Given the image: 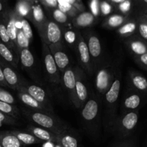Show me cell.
I'll return each instance as SVG.
<instances>
[{"mask_svg": "<svg viewBox=\"0 0 147 147\" xmlns=\"http://www.w3.org/2000/svg\"><path fill=\"white\" fill-rule=\"evenodd\" d=\"M80 120L84 130L94 141L97 142L102 136V100L92 90L87 101L81 109Z\"/></svg>", "mask_w": 147, "mask_h": 147, "instance_id": "obj_1", "label": "cell"}, {"mask_svg": "<svg viewBox=\"0 0 147 147\" xmlns=\"http://www.w3.org/2000/svg\"><path fill=\"white\" fill-rule=\"evenodd\" d=\"M122 73L121 70L117 73L112 86L102 96V129L106 134H110L112 126L118 116L119 107V96L121 88Z\"/></svg>", "mask_w": 147, "mask_h": 147, "instance_id": "obj_2", "label": "cell"}, {"mask_svg": "<svg viewBox=\"0 0 147 147\" xmlns=\"http://www.w3.org/2000/svg\"><path fill=\"white\" fill-rule=\"evenodd\" d=\"M119 59L105 57L103 63L95 72V88L96 94L102 98L112 86L117 73L121 70Z\"/></svg>", "mask_w": 147, "mask_h": 147, "instance_id": "obj_3", "label": "cell"}, {"mask_svg": "<svg viewBox=\"0 0 147 147\" xmlns=\"http://www.w3.org/2000/svg\"><path fill=\"white\" fill-rule=\"evenodd\" d=\"M21 112L24 117L27 118L33 124L50 131L56 134L59 135L70 129V127L56 114L30 110L27 108H22Z\"/></svg>", "mask_w": 147, "mask_h": 147, "instance_id": "obj_4", "label": "cell"}, {"mask_svg": "<svg viewBox=\"0 0 147 147\" xmlns=\"http://www.w3.org/2000/svg\"><path fill=\"white\" fill-rule=\"evenodd\" d=\"M138 121V111L118 114L112 126L110 134L115 140H122L131 137Z\"/></svg>", "mask_w": 147, "mask_h": 147, "instance_id": "obj_5", "label": "cell"}, {"mask_svg": "<svg viewBox=\"0 0 147 147\" xmlns=\"http://www.w3.org/2000/svg\"><path fill=\"white\" fill-rule=\"evenodd\" d=\"M38 34L42 42L46 44L48 47H65L61 28L50 19L48 18L44 25L38 31Z\"/></svg>", "mask_w": 147, "mask_h": 147, "instance_id": "obj_6", "label": "cell"}, {"mask_svg": "<svg viewBox=\"0 0 147 147\" xmlns=\"http://www.w3.org/2000/svg\"><path fill=\"white\" fill-rule=\"evenodd\" d=\"M85 34H86L85 37L84 36L83 37L86 40L88 50H89L91 59H92L94 71L95 72L97 69L103 63L106 56L104 53L102 42L98 34L95 32L91 31L90 30H86Z\"/></svg>", "mask_w": 147, "mask_h": 147, "instance_id": "obj_7", "label": "cell"}, {"mask_svg": "<svg viewBox=\"0 0 147 147\" xmlns=\"http://www.w3.org/2000/svg\"><path fill=\"white\" fill-rule=\"evenodd\" d=\"M74 52L81 68L84 71L86 75L90 77L93 76L95 75V71H94L93 65L88 50L87 45L83 35L79 30H78L77 42Z\"/></svg>", "mask_w": 147, "mask_h": 147, "instance_id": "obj_8", "label": "cell"}, {"mask_svg": "<svg viewBox=\"0 0 147 147\" xmlns=\"http://www.w3.org/2000/svg\"><path fill=\"white\" fill-rule=\"evenodd\" d=\"M42 56L46 77L50 83L53 84L61 83V74L55 63L53 55L49 50L48 46L42 42Z\"/></svg>", "mask_w": 147, "mask_h": 147, "instance_id": "obj_9", "label": "cell"}, {"mask_svg": "<svg viewBox=\"0 0 147 147\" xmlns=\"http://www.w3.org/2000/svg\"><path fill=\"white\" fill-rule=\"evenodd\" d=\"M76 74V95L78 102V109H81L89 98V91L88 89L86 73L79 66H75Z\"/></svg>", "mask_w": 147, "mask_h": 147, "instance_id": "obj_10", "label": "cell"}, {"mask_svg": "<svg viewBox=\"0 0 147 147\" xmlns=\"http://www.w3.org/2000/svg\"><path fill=\"white\" fill-rule=\"evenodd\" d=\"M61 83L66 90L69 100L78 109V102L76 95V74L75 68L72 65L68 67L61 74Z\"/></svg>", "mask_w": 147, "mask_h": 147, "instance_id": "obj_11", "label": "cell"}, {"mask_svg": "<svg viewBox=\"0 0 147 147\" xmlns=\"http://www.w3.org/2000/svg\"><path fill=\"white\" fill-rule=\"evenodd\" d=\"M21 86L29 95H30L33 98L35 99L38 103L47 108L52 113H55L53 107H52L51 102H50L48 94L43 88L40 87L37 85L30 83L27 81H22Z\"/></svg>", "mask_w": 147, "mask_h": 147, "instance_id": "obj_12", "label": "cell"}, {"mask_svg": "<svg viewBox=\"0 0 147 147\" xmlns=\"http://www.w3.org/2000/svg\"><path fill=\"white\" fill-rule=\"evenodd\" d=\"M141 103H142L141 93L128 88L120 104V114H123L131 111H137L138 108L141 106Z\"/></svg>", "mask_w": 147, "mask_h": 147, "instance_id": "obj_13", "label": "cell"}, {"mask_svg": "<svg viewBox=\"0 0 147 147\" xmlns=\"http://www.w3.org/2000/svg\"><path fill=\"white\" fill-rule=\"evenodd\" d=\"M124 44L129 53L133 56L147 53V42L136 34L125 39Z\"/></svg>", "mask_w": 147, "mask_h": 147, "instance_id": "obj_14", "label": "cell"}, {"mask_svg": "<svg viewBox=\"0 0 147 147\" xmlns=\"http://www.w3.org/2000/svg\"><path fill=\"white\" fill-rule=\"evenodd\" d=\"M128 88L138 93H147V80L144 76L134 70H129L127 78Z\"/></svg>", "mask_w": 147, "mask_h": 147, "instance_id": "obj_15", "label": "cell"}, {"mask_svg": "<svg viewBox=\"0 0 147 147\" xmlns=\"http://www.w3.org/2000/svg\"><path fill=\"white\" fill-rule=\"evenodd\" d=\"M49 50L53 55L54 58L55 63L59 68L61 74L63 73V72L69 67L71 66L70 57L65 50V47H57L54 46H50Z\"/></svg>", "mask_w": 147, "mask_h": 147, "instance_id": "obj_16", "label": "cell"}, {"mask_svg": "<svg viewBox=\"0 0 147 147\" xmlns=\"http://www.w3.org/2000/svg\"><path fill=\"white\" fill-rule=\"evenodd\" d=\"M0 66L2 69L3 74L7 86L17 91V89L22 83V80H20L18 74L15 71V69L4 63L1 59H0Z\"/></svg>", "mask_w": 147, "mask_h": 147, "instance_id": "obj_17", "label": "cell"}, {"mask_svg": "<svg viewBox=\"0 0 147 147\" xmlns=\"http://www.w3.org/2000/svg\"><path fill=\"white\" fill-rule=\"evenodd\" d=\"M17 96H18L20 100L26 106L25 108H27V109H30V110L33 111L48 112V113L55 114V113H52L50 111H49L47 108H46L44 106H43V105L40 104V103H38L35 99L33 98L30 95H29L28 93L26 92V90H24L21 86H20V87L17 89Z\"/></svg>", "mask_w": 147, "mask_h": 147, "instance_id": "obj_18", "label": "cell"}, {"mask_svg": "<svg viewBox=\"0 0 147 147\" xmlns=\"http://www.w3.org/2000/svg\"><path fill=\"white\" fill-rule=\"evenodd\" d=\"M47 20L48 17L45 14L43 7L38 1H34L27 20L31 22L36 27L37 31H39L44 25Z\"/></svg>", "mask_w": 147, "mask_h": 147, "instance_id": "obj_19", "label": "cell"}, {"mask_svg": "<svg viewBox=\"0 0 147 147\" xmlns=\"http://www.w3.org/2000/svg\"><path fill=\"white\" fill-rule=\"evenodd\" d=\"M27 131L34 135L39 140L44 142H53L56 143L58 140V134L53 133L43 128L37 126L35 124H29L26 127Z\"/></svg>", "mask_w": 147, "mask_h": 147, "instance_id": "obj_20", "label": "cell"}, {"mask_svg": "<svg viewBox=\"0 0 147 147\" xmlns=\"http://www.w3.org/2000/svg\"><path fill=\"white\" fill-rule=\"evenodd\" d=\"M97 18L90 11H84L79 13L76 17L71 20V24L76 30H79L82 29L89 28L95 24Z\"/></svg>", "mask_w": 147, "mask_h": 147, "instance_id": "obj_21", "label": "cell"}, {"mask_svg": "<svg viewBox=\"0 0 147 147\" xmlns=\"http://www.w3.org/2000/svg\"><path fill=\"white\" fill-rule=\"evenodd\" d=\"M57 144L62 147H80L79 138L76 132L71 131V129L58 135Z\"/></svg>", "mask_w": 147, "mask_h": 147, "instance_id": "obj_22", "label": "cell"}, {"mask_svg": "<svg viewBox=\"0 0 147 147\" xmlns=\"http://www.w3.org/2000/svg\"><path fill=\"white\" fill-rule=\"evenodd\" d=\"M131 17L122 15L118 13L110 14L102 22V27L107 30H118L122 24H125Z\"/></svg>", "mask_w": 147, "mask_h": 147, "instance_id": "obj_23", "label": "cell"}, {"mask_svg": "<svg viewBox=\"0 0 147 147\" xmlns=\"http://www.w3.org/2000/svg\"><path fill=\"white\" fill-rule=\"evenodd\" d=\"M0 59L13 68H18L20 59L12 50L0 41Z\"/></svg>", "mask_w": 147, "mask_h": 147, "instance_id": "obj_24", "label": "cell"}, {"mask_svg": "<svg viewBox=\"0 0 147 147\" xmlns=\"http://www.w3.org/2000/svg\"><path fill=\"white\" fill-rule=\"evenodd\" d=\"M48 14V18L54 21L61 27H69L71 24V19L69 18L65 13L59 8L53 9H46Z\"/></svg>", "mask_w": 147, "mask_h": 147, "instance_id": "obj_25", "label": "cell"}, {"mask_svg": "<svg viewBox=\"0 0 147 147\" xmlns=\"http://www.w3.org/2000/svg\"><path fill=\"white\" fill-rule=\"evenodd\" d=\"M115 11L122 15L131 17L134 9V2L131 0H109Z\"/></svg>", "mask_w": 147, "mask_h": 147, "instance_id": "obj_26", "label": "cell"}, {"mask_svg": "<svg viewBox=\"0 0 147 147\" xmlns=\"http://www.w3.org/2000/svg\"><path fill=\"white\" fill-rule=\"evenodd\" d=\"M116 32L120 37L124 39L135 35V32H137L136 19L131 17L125 24L116 30Z\"/></svg>", "mask_w": 147, "mask_h": 147, "instance_id": "obj_27", "label": "cell"}, {"mask_svg": "<svg viewBox=\"0 0 147 147\" xmlns=\"http://www.w3.org/2000/svg\"><path fill=\"white\" fill-rule=\"evenodd\" d=\"M34 1L33 0H21L17 1L13 10L17 17L27 20Z\"/></svg>", "mask_w": 147, "mask_h": 147, "instance_id": "obj_28", "label": "cell"}, {"mask_svg": "<svg viewBox=\"0 0 147 147\" xmlns=\"http://www.w3.org/2000/svg\"><path fill=\"white\" fill-rule=\"evenodd\" d=\"M61 28L62 30L63 42L74 51L77 42L78 30L69 27H61Z\"/></svg>", "mask_w": 147, "mask_h": 147, "instance_id": "obj_29", "label": "cell"}, {"mask_svg": "<svg viewBox=\"0 0 147 147\" xmlns=\"http://www.w3.org/2000/svg\"><path fill=\"white\" fill-rule=\"evenodd\" d=\"M20 63L22 67L26 70H30L33 69L35 65V57L30 49H24L21 50L19 54Z\"/></svg>", "mask_w": 147, "mask_h": 147, "instance_id": "obj_30", "label": "cell"}, {"mask_svg": "<svg viewBox=\"0 0 147 147\" xmlns=\"http://www.w3.org/2000/svg\"><path fill=\"white\" fill-rule=\"evenodd\" d=\"M10 133L16 136L19 140L20 141L22 144L24 145H32L35 144L42 143V141L39 140L38 139L35 137L34 135L30 134L28 131H22L19 130H13L10 131Z\"/></svg>", "mask_w": 147, "mask_h": 147, "instance_id": "obj_31", "label": "cell"}, {"mask_svg": "<svg viewBox=\"0 0 147 147\" xmlns=\"http://www.w3.org/2000/svg\"><path fill=\"white\" fill-rule=\"evenodd\" d=\"M0 144L2 147H22V144L10 131L0 133Z\"/></svg>", "mask_w": 147, "mask_h": 147, "instance_id": "obj_32", "label": "cell"}, {"mask_svg": "<svg viewBox=\"0 0 147 147\" xmlns=\"http://www.w3.org/2000/svg\"><path fill=\"white\" fill-rule=\"evenodd\" d=\"M0 41H1L3 44L5 45L7 47H9L10 50H12V51L17 55V56L19 57L18 50H17V47H15V45L13 44L12 42L10 40V36H9L8 33H7L5 23H4L3 19L1 18H0Z\"/></svg>", "mask_w": 147, "mask_h": 147, "instance_id": "obj_33", "label": "cell"}, {"mask_svg": "<svg viewBox=\"0 0 147 147\" xmlns=\"http://www.w3.org/2000/svg\"><path fill=\"white\" fill-rule=\"evenodd\" d=\"M59 7L58 8L66 14L69 18L74 19L79 14V11L68 2L67 0H58Z\"/></svg>", "mask_w": 147, "mask_h": 147, "instance_id": "obj_34", "label": "cell"}, {"mask_svg": "<svg viewBox=\"0 0 147 147\" xmlns=\"http://www.w3.org/2000/svg\"><path fill=\"white\" fill-rule=\"evenodd\" d=\"M0 111L4 114L14 118L17 120L20 117V110L14 105L10 104V103L0 101Z\"/></svg>", "mask_w": 147, "mask_h": 147, "instance_id": "obj_35", "label": "cell"}, {"mask_svg": "<svg viewBox=\"0 0 147 147\" xmlns=\"http://www.w3.org/2000/svg\"><path fill=\"white\" fill-rule=\"evenodd\" d=\"M137 32L143 40L147 42V14L137 17Z\"/></svg>", "mask_w": 147, "mask_h": 147, "instance_id": "obj_36", "label": "cell"}, {"mask_svg": "<svg viewBox=\"0 0 147 147\" xmlns=\"http://www.w3.org/2000/svg\"><path fill=\"white\" fill-rule=\"evenodd\" d=\"M30 40L26 37L21 29L19 28L17 30V47L19 54H20V52L24 49H30L29 48L30 47Z\"/></svg>", "mask_w": 147, "mask_h": 147, "instance_id": "obj_37", "label": "cell"}, {"mask_svg": "<svg viewBox=\"0 0 147 147\" xmlns=\"http://www.w3.org/2000/svg\"><path fill=\"white\" fill-rule=\"evenodd\" d=\"M99 9H100V16L105 18L110 15L112 11H115V8L109 1H99Z\"/></svg>", "mask_w": 147, "mask_h": 147, "instance_id": "obj_38", "label": "cell"}, {"mask_svg": "<svg viewBox=\"0 0 147 147\" xmlns=\"http://www.w3.org/2000/svg\"><path fill=\"white\" fill-rule=\"evenodd\" d=\"M20 29L26 37L30 40V42H31L33 40V33L28 20L26 19H20Z\"/></svg>", "mask_w": 147, "mask_h": 147, "instance_id": "obj_39", "label": "cell"}, {"mask_svg": "<svg viewBox=\"0 0 147 147\" xmlns=\"http://www.w3.org/2000/svg\"><path fill=\"white\" fill-rule=\"evenodd\" d=\"M108 147H136V144L130 137L122 140H115Z\"/></svg>", "mask_w": 147, "mask_h": 147, "instance_id": "obj_40", "label": "cell"}, {"mask_svg": "<svg viewBox=\"0 0 147 147\" xmlns=\"http://www.w3.org/2000/svg\"><path fill=\"white\" fill-rule=\"evenodd\" d=\"M0 101L10 103L12 105H14L16 103V100L14 96L10 92L2 88H0Z\"/></svg>", "mask_w": 147, "mask_h": 147, "instance_id": "obj_41", "label": "cell"}, {"mask_svg": "<svg viewBox=\"0 0 147 147\" xmlns=\"http://www.w3.org/2000/svg\"><path fill=\"white\" fill-rule=\"evenodd\" d=\"M99 0H92L88 2L90 9V12L95 17H100V9H99Z\"/></svg>", "mask_w": 147, "mask_h": 147, "instance_id": "obj_42", "label": "cell"}, {"mask_svg": "<svg viewBox=\"0 0 147 147\" xmlns=\"http://www.w3.org/2000/svg\"><path fill=\"white\" fill-rule=\"evenodd\" d=\"M38 2L45 9H53L59 7L58 0H40Z\"/></svg>", "mask_w": 147, "mask_h": 147, "instance_id": "obj_43", "label": "cell"}, {"mask_svg": "<svg viewBox=\"0 0 147 147\" xmlns=\"http://www.w3.org/2000/svg\"><path fill=\"white\" fill-rule=\"evenodd\" d=\"M133 60L140 67L147 70V53L139 56H133Z\"/></svg>", "mask_w": 147, "mask_h": 147, "instance_id": "obj_44", "label": "cell"}, {"mask_svg": "<svg viewBox=\"0 0 147 147\" xmlns=\"http://www.w3.org/2000/svg\"><path fill=\"white\" fill-rule=\"evenodd\" d=\"M0 123L8 125H15L17 123V120L0 111Z\"/></svg>", "mask_w": 147, "mask_h": 147, "instance_id": "obj_45", "label": "cell"}, {"mask_svg": "<svg viewBox=\"0 0 147 147\" xmlns=\"http://www.w3.org/2000/svg\"><path fill=\"white\" fill-rule=\"evenodd\" d=\"M69 4H71L79 13L84 12L86 11L84 4H83L82 1L81 0H67Z\"/></svg>", "mask_w": 147, "mask_h": 147, "instance_id": "obj_46", "label": "cell"}, {"mask_svg": "<svg viewBox=\"0 0 147 147\" xmlns=\"http://www.w3.org/2000/svg\"><path fill=\"white\" fill-rule=\"evenodd\" d=\"M0 85H1V86H7V84L5 81V79H4V74H3V71L1 66H0Z\"/></svg>", "mask_w": 147, "mask_h": 147, "instance_id": "obj_47", "label": "cell"}, {"mask_svg": "<svg viewBox=\"0 0 147 147\" xmlns=\"http://www.w3.org/2000/svg\"><path fill=\"white\" fill-rule=\"evenodd\" d=\"M54 145H55V143H53V142H45L44 144H43V146L42 147H54Z\"/></svg>", "mask_w": 147, "mask_h": 147, "instance_id": "obj_48", "label": "cell"}, {"mask_svg": "<svg viewBox=\"0 0 147 147\" xmlns=\"http://www.w3.org/2000/svg\"><path fill=\"white\" fill-rule=\"evenodd\" d=\"M3 11H4V5H3L2 3L0 1V12H4Z\"/></svg>", "mask_w": 147, "mask_h": 147, "instance_id": "obj_49", "label": "cell"}, {"mask_svg": "<svg viewBox=\"0 0 147 147\" xmlns=\"http://www.w3.org/2000/svg\"><path fill=\"white\" fill-rule=\"evenodd\" d=\"M54 147H62V146H61L60 144H57V143H55Z\"/></svg>", "mask_w": 147, "mask_h": 147, "instance_id": "obj_50", "label": "cell"}, {"mask_svg": "<svg viewBox=\"0 0 147 147\" xmlns=\"http://www.w3.org/2000/svg\"><path fill=\"white\" fill-rule=\"evenodd\" d=\"M0 147H2V146H1V144H0Z\"/></svg>", "mask_w": 147, "mask_h": 147, "instance_id": "obj_51", "label": "cell"}]
</instances>
